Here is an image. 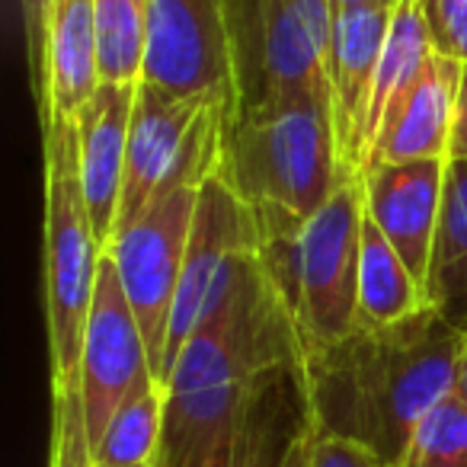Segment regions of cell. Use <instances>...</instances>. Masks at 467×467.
<instances>
[{
	"label": "cell",
	"mask_w": 467,
	"mask_h": 467,
	"mask_svg": "<svg viewBox=\"0 0 467 467\" xmlns=\"http://www.w3.org/2000/svg\"><path fill=\"white\" fill-rule=\"evenodd\" d=\"M467 327L439 307L388 327H358L301 356L314 435L343 439L394 467L420 420L454 390Z\"/></svg>",
	"instance_id": "1"
},
{
	"label": "cell",
	"mask_w": 467,
	"mask_h": 467,
	"mask_svg": "<svg viewBox=\"0 0 467 467\" xmlns=\"http://www.w3.org/2000/svg\"><path fill=\"white\" fill-rule=\"evenodd\" d=\"M298 365L301 343L279 295L256 266L186 339L163 381L161 467H180L234 439L254 384Z\"/></svg>",
	"instance_id": "2"
},
{
	"label": "cell",
	"mask_w": 467,
	"mask_h": 467,
	"mask_svg": "<svg viewBox=\"0 0 467 467\" xmlns=\"http://www.w3.org/2000/svg\"><path fill=\"white\" fill-rule=\"evenodd\" d=\"M250 212L256 221V260L292 317L301 356L358 330L362 180L343 182L311 218L282 208Z\"/></svg>",
	"instance_id": "3"
},
{
	"label": "cell",
	"mask_w": 467,
	"mask_h": 467,
	"mask_svg": "<svg viewBox=\"0 0 467 467\" xmlns=\"http://www.w3.org/2000/svg\"><path fill=\"white\" fill-rule=\"evenodd\" d=\"M218 176L250 208L311 218L343 182L330 93H295L234 112Z\"/></svg>",
	"instance_id": "4"
},
{
	"label": "cell",
	"mask_w": 467,
	"mask_h": 467,
	"mask_svg": "<svg viewBox=\"0 0 467 467\" xmlns=\"http://www.w3.org/2000/svg\"><path fill=\"white\" fill-rule=\"evenodd\" d=\"M46 141V231H42V279L46 324L52 352V390L80 384L87 320L99 282L103 244L97 241L84 189H80L78 119L42 125Z\"/></svg>",
	"instance_id": "5"
},
{
	"label": "cell",
	"mask_w": 467,
	"mask_h": 467,
	"mask_svg": "<svg viewBox=\"0 0 467 467\" xmlns=\"http://www.w3.org/2000/svg\"><path fill=\"white\" fill-rule=\"evenodd\" d=\"M330 0H227L237 112L295 93H330Z\"/></svg>",
	"instance_id": "6"
},
{
	"label": "cell",
	"mask_w": 467,
	"mask_h": 467,
	"mask_svg": "<svg viewBox=\"0 0 467 467\" xmlns=\"http://www.w3.org/2000/svg\"><path fill=\"white\" fill-rule=\"evenodd\" d=\"M256 266V221L250 205L218 173L202 182L195 199L192 234L173 301L163 381L186 339L237 292Z\"/></svg>",
	"instance_id": "7"
},
{
	"label": "cell",
	"mask_w": 467,
	"mask_h": 467,
	"mask_svg": "<svg viewBox=\"0 0 467 467\" xmlns=\"http://www.w3.org/2000/svg\"><path fill=\"white\" fill-rule=\"evenodd\" d=\"M199 189H173L161 202H154L135 224L119 231L106 247V256L116 266L122 292L144 333L150 375L157 378V384H163L170 317H173V301L180 292Z\"/></svg>",
	"instance_id": "8"
},
{
	"label": "cell",
	"mask_w": 467,
	"mask_h": 467,
	"mask_svg": "<svg viewBox=\"0 0 467 467\" xmlns=\"http://www.w3.org/2000/svg\"><path fill=\"white\" fill-rule=\"evenodd\" d=\"M176 97H218L237 112L227 0H148L144 78Z\"/></svg>",
	"instance_id": "9"
},
{
	"label": "cell",
	"mask_w": 467,
	"mask_h": 467,
	"mask_svg": "<svg viewBox=\"0 0 467 467\" xmlns=\"http://www.w3.org/2000/svg\"><path fill=\"white\" fill-rule=\"evenodd\" d=\"M148 381H157L150 375L148 343L122 292L116 266L103 254L93 311L87 320L84 356H80V400L93 448L99 445L116 410Z\"/></svg>",
	"instance_id": "10"
},
{
	"label": "cell",
	"mask_w": 467,
	"mask_h": 467,
	"mask_svg": "<svg viewBox=\"0 0 467 467\" xmlns=\"http://www.w3.org/2000/svg\"><path fill=\"white\" fill-rule=\"evenodd\" d=\"M394 10H333L327 80H330V109L333 129H337L339 167H343L346 180H358L365 161H368V106Z\"/></svg>",
	"instance_id": "11"
},
{
	"label": "cell",
	"mask_w": 467,
	"mask_h": 467,
	"mask_svg": "<svg viewBox=\"0 0 467 467\" xmlns=\"http://www.w3.org/2000/svg\"><path fill=\"white\" fill-rule=\"evenodd\" d=\"M448 161H407L381 163L365 170L362 195L365 214L378 224V231L390 241L410 275L426 292L432 247L439 234L441 195H445Z\"/></svg>",
	"instance_id": "12"
},
{
	"label": "cell",
	"mask_w": 467,
	"mask_h": 467,
	"mask_svg": "<svg viewBox=\"0 0 467 467\" xmlns=\"http://www.w3.org/2000/svg\"><path fill=\"white\" fill-rule=\"evenodd\" d=\"M42 125L80 116L99 90V42L93 0H48L33 52Z\"/></svg>",
	"instance_id": "13"
},
{
	"label": "cell",
	"mask_w": 467,
	"mask_h": 467,
	"mask_svg": "<svg viewBox=\"0 0 467 467\" xmlns=\"http://www.w3.org/2000/svg\"><path fill=\"white\" fill-rule=\"evenodd\" d=\"M138 84H99L78 116L80 189L103 250L116 234Z\"/></svg>",
	"instance_id": "14"
},
{
	"label": "cell",
	"mask_w": 467,
	"mask_h": 467,
	"mask_svg": "<svg viewBox=\"0 0 467 467\" xmlns=\"http://www.w3.org/2000/svg\"><path fill=\"white\" fill-rule=\"evenodd\" d=\"M461 67L464 65H458L451 58H441V55L429 58L426 71H422L420 84L407 97V103L397 109V116L375 138L365 170L381 167V163L448 161Z\"/></svg>",
	"instance_id": "15"
},
{
	"label": "cell",
	"mask_w": 467,
	"mask_h": 467,
	"mask_svg": "<svg viewBox=\"0 0 467 467\" xmlns=\"http://www.w3.org/2000/svg\"><path fill=\"white\" fill-rule=\"evenodd\" d=\"M432 42H429L426 23H422L420 4L416 0H400L390 20V33L384 42L381 61H378L375 90H371L368 106V150L375 138L384 131V125L397 116L413 87L420 84L429 58H432ZM368 163V161H365Z\"/></svg>",
	"instance_id": "16"
},
{
	"label": "cell",
	"mask_w": 467,
	"mask_h": 467,
	"mask_svg": "<svg viewBox=\"0 0 467 467\" xmlns=\"http://www.w3.org/2000/svg\"><path fill=\"white\" fill-rule=\"evenodd\" d=\"M426 298L448 320L467 327V161H448L445 170Z\"/></svg>",
	"instance_id": "17"
},
{
	"label": "cell",
	"mask_w": 467,
	"mask_h": 467,
	"mask_svg": "<svg viewBox=\"0 0 467 467\" xmlns=\"http://www.w3.org/2000/svg\"><path fill=\"white\" fill-rule=\"evenodd\" d=\"M429 307L426 292L410 275L390 241L365 214L358 256V327H388Z\"/></svg>",
	"instance_id": "18"
},
{
	"label": "cell",
	"mask_w": 467,
	"mask_h": 467,
	"mask_svg": "<svg viewBox=\"0 0 467 467\" xmlns=\"http://www.w3.org/2000/svg\"><path fill=\"white\" fill-rule=\"evenodd\" d=\"M163 441V384L148 381L116 410L99 445L93 448L97 464L138 467L161 461Z\"/></svg>",
	"instance_id": "19"
},
{
	"label": "cell",
	"mask_w": 467,
	"mask_h": 467,
	"mask_svg": "<svg viewBox=\"0 0 467 467\" xmlns=\"http://www.w3.org/2000/svg\"><path fill=\"white\" fill-rule=\"evenodd\" d=\"M103 84H138L148 55V0H93Z\"/></svg>",
	"instance_id": "20"
},
{
	"label": "cell",
	"mask_w": 467,
	"mask_h": 467,
	"mask_svg": "<svg viewBox=\"0 0 467 467\" xmlns=\"http://www.w3.org/2000/svg\"><path fill=\"white\" fill-rule=\"evenodd\" d=\"M394 467H467V403L454 390L422 416Z\"/></svg>",
	"instance_id": "21"
},
{
	"label": "cell",
	"mask_w": 467,
	"mask_h": 467,
	"mask_svg": "<svg viewBox=\"0 0 467 467\" xmlns=\"http://www.w3.org/2000/svg\"><path fill=\"white\" fill-rule=\"evenodd\" d=\"M48 467H97L90 435H87L80 384L52 390V454Z\"/></svg>",
	"instance_id": "22"
},
{
	"label": "cell",
	"mask_w": 467,
	"mask_h": 467,
	"mask_svg": "<svg viewBox=\"0 0 467 467\" xmlns=\"http://www.w3.org/2000/svg\"><path fill=\"white\" fill-rule=\"evenodd\" d=\"M432 52L467 65V0H416Z\"/></svg>",
	"instance_id": "23"
},
{
	"label": "cell",
	"mask_w": 467,
	"mask_h": 467,
	"mask_svg": "<svg viewBox=\"0 0 467 467\" xmlns=\"http://www.w3.org/2000/svg\"><path fill=\"white\" fill-rule=\"evenodd\" d=\"M307 467H384V464L371 451L352 445V441L314 435Z\"/></svg>",
	"instance_id": "24"
},
{
	"label": "cell",
	"mask_w": 467,
	"mask_h": 467,
	"mask_svg": "<svg viewBox=\"0 0 467 467\" xmlns=\"http://www.w3.org/2000/svg\"><path fill=\"white\" fill-rule=\"evenodd\" d=\"M448 161H467V65L461 67V87H458V103H454V125H451Z\"/></svg>",
	"instance_id": "25"
},
{
	"label": "cell",
	"mask_w": 467,
	"mask_h": 467,
	"mask_svg": "<svg viewBox=\"0 0 467 467\" xmlns=\"http://www.w3.org/2000/svg\"><path fill=\"white\" fill-rule=\"evenodd\" d=\"M46 4L48 0H20L23 7V23H26V36H29V52L36 48L42 33V14H46Z\"/></svg>",
	"instance_id": "26"
},
{
	"label": "cell",
	"mask_w": 467,
	"mask_h": 467,
	"mask_svg": "<svg viewBox=\"0 0 467 467\" xmlns=\"http://www.w3.org/2000/svg\"><path fill=\"white\" fill-rule=\"evenodd\" d=\"M180 467H234V439L218 445L214 451L202 454V458L186 461V464H180Z\"/></svg>",
	"instance_id": "27"
},
{
	"label": "cell",
	"mask_w": 467,
	"mask_h": 467,
	"mask_svg": "<svg viewBox=\"0 0 467 467\" xmlns=\"http://www.w3.org/2000/svg\"><path fill=\"white\" fill-rule=\"evenodd\" d=\"M454 394L467 403V333H464V343H461L458 362H454Z\"/></svg>",
	"instance_id": "28"
},
{
	"label": "cell",
	"mask_w": 467,
	"mask_h": 467,
	"mask_svg": "<svg viewBox=\"0 0 467 467\" xmlns=\"http://www.w3.org/2000/svg\"><path fill=\"white\" fill-rule=\"evenodd\" d=\"M400 0H330L333 10H356V7H388L394 10Z\"/></svg>",
	"instance_id": "29"
},
{
	"label": "cell",
	"mask_w": 467,
	"mask_h": 467,
	"mask_svg": "<svg viewBox=\"0 0 467 467\" xmlns=\"http://www.w3.org/2000/svg\"><path fill=\"white\" fill-rule=\"evenodd\" d=\"M307 458H311V448H307V451H305V454H301V458H298V461H295V467H307Z\"/></svg>",
	"instance_id": "30"
},
{
	"label": "cell",
	"mask_w": 467,
	"mask_h": 467,
	"mask_svg": "<svg viewBox=\"0 0 467 467\" xmlns=\"http://www.w3.org/2000/svg\"><path fill=\"white\" fill-rule=\"evenodd\" d=\"M97 467H109V464H97ZM138 467H161V464L154 461V464H138Z\"/></svg>",
	"instance_id": "31"
}]
</instances>
